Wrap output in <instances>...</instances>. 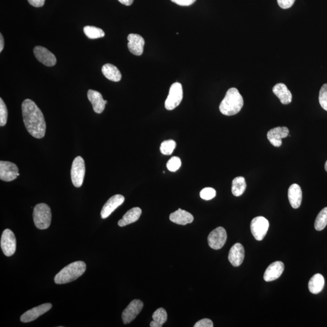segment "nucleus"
I'll return each instance as SVG.
<instances>
[{"mask_svg":"<svg viewBox=\"0 0 327 327\" xmlns=\"http://www.w3.org/2000/svg\"><path fill=\"white\" fill-rule=\"evenodd\" d=\"M52 305L50 303L43 304L38 307H34L32 309L25 312L22 315L20 318V321L22 323H27L32 322L37 320V318L41 317L46 312L49 311L52 309Z\"/></svg>","mask_w":327,"mask_h":327,"instance_id":"obj_12","label":"nucleus"},{"mask_svg":"<svg viewBox=\"0 0 327 327\" xmlns=\"http://www.w3.org/2000/svg\"><path fill=\"white\" fill-rule=\"evenodd\" d=\"M125 198L123 195H115L112 196L102 207L101 212V218L106 219L109 217L118 207L123 204Z\"/></svg>","mask_w":327,"mask_h":327,"instance_id":"obj_14","label":"nucleus"},{"mask_svg":"<svg viewBox=\"0 0 327 327\" xmlns=\"http://www.w3.org/2000/svg\"><path fill=\"white\" fill-rule=\"evenodd\" d=\"M86 264L83 261H76L64 267L55 276L54 281L57 284H65L76 281L84 273Z\"/></svg>","mask_w":327,"mask_h":327,"instance_id":"obj_3","label":"nucleus"},{"mask_svg":"<svg viewBox=\"0 0 327 327\" xmlns=\"http://www.w3.org/2000/svg\"><path fill=\"white\" fill-rule=\"evenodd\" d=\"M169 218L173 223L182 226L192 223L194 220L193 216L191 213L181 209L171 213Z\"/></svg>","mask_w":327,"mask_h":327,"instance_id":"obj_21","label":"nucleus"},{"mask_svg":"<svg viewBox=\"0 0 327 327\" xmlns=\"http://www.w3.org/2000/svg\"><path fill=\"white\" fill-rule=\"evenodd\" d=\"M4 38L2 37V34H0V52H1L4 49Z\"/></svg>","mask_w":327,"mask_h":327,"instance_id":"obj_40","label":"nucleus"},{"mask_svg":"<svg viewBox=\"0 0 327 327\" xmlns=\"http://www.w3.org/2000/svg\"><path fill=\"white\" fill-rule=\"evenodd\" d=\"M227 239V235L225 229L219 227L210 233L207 241L210 247L214 250H220L225 245Z\"/></svg>","mask_w":327,"mask_h":327,"instance_id":"obj_9","label":"nucleus"},{"mask_svg":"<svg viewBox=\"0 0 327 327\" xmlns=\"http://www.w3.org/2000/svg\"><path fill=\"white\" fill-rule=\"evenodd\" d=\"M171 1L181 6H188L193 4L196 0H171Z\"/></svg>","mask_w":327,"mask_h":327,"instance_id":"obj_37","label":"nucleus"},{"mask_svg":"<svg viewBox=\"0 0 327 327\" xmlns=\"http://www.w3.org/2000/svg\"><path fill=\"white\" fill-rule=\"evenodd\" d=\"M34 53L36 58L44 65L52 67L56 65V57L48 49L42 46H36L34 49Z\"/></svg>","mask_w":327,"mask_h":327,"instance_id":"obj_13","label":"nucleus"},{"mask_svg":"<svg viewBox=\"0 0 327 327\" xmlns=\"http://www.w3.org/2000/svg\"><path fill=\"white\" fill-rule=\"evenodd\" d=\"M118 1H120L121 4L129 6V5L132 4L133 2H134V0H118Z\"/></svg>","mask_w":327,"mask_h":327,"instance_id":"obj_39","label":"nucleus"},{"mask_svg":"<svg viewBox=\"0 0 327 327\" xmlns=\"http://www.w3.org/2000/svg\"><path fill=\"white\" fill-rule=\"evenodd\" d=\"M102 73L105 77L110 81L120 82L121 80V74L115 66L111 64H106L102 68Z\"/></svg>","mask_w":327,"mask_h":327,"instance_id":"obj_25","label":"nucleus"},{"mask_svg":"<svg viewBox=\"0 0 327 327\" xmlns=\"http://www.w3.org/2000/svg\"><path fill=\"white\" fill-rule=\"evenodd\" d=\"M246 184L245 178L242 176L235 178L232 181V192L235 196H240L245 193Z\"/></svg>","mask_w":327,"mask_h":327,"instance_id":"obj_26","label":"nucleus"},{"mask_svg":"<svg viewBox=\"0 0 327 327\" xmlns=\"http://www.w3.org/2000/svg\"><path fill=\"white\" fill-rule=\"evenodd\" d=\"M244 105L242 95L236 88L227 91L225 97L220 105V112L224 115L232 116L239 113Z\"/></svg>","mask_w":327,"mask_h":327,"instance_id":"obj_2","label":"nucleus"},{"mask_svg":"<svg viewBox=\"0 0 327 327\" xmlns=\"http://www.w3.org/2000/svg\"><path fill=\"white\" fill-rule=\"evenodd\" d=\"M25 127L30 135L37 139L45 135L46 124L41 110L35 102L26 99L21 105Z\"/></svg>","mask_w":327,"mask_h":327,"instance_id":"obj_1","label":"nucleus"},{"mask_svg":"<svg viewBox=\"0 0 327 327\" xmlns=\"http://www.w3.org/2000/svg\"><path fill=\"white\" fill-rule=\"evenodd\" d=\"M176 146L175 141L173 140H166L163 141L161 145L160 151L165 155H170L173 153Z\"/></svg>","mask_w":327,"mask_h":327,"instance_id":"obj_30","label":"nucleus"},{"mask_svg":"<svg viewBox=\"0 0 327 327\" xmlns=\"http://www.w3.org/2000/svg\"><path fill=\"white\" fill-rule=\"evenodd\" d=\"M29 4L35 7L43 6L45 0H28Z\"/></svg>","mask_w":327,"mask_h":327,"instance_id":"obj_38","label":"nucleus"},{"mask_svg":"<svg viewBox=\"0 0 327 327\" xmlns=\"http://www.w3.org/2000/svg\"><path fill=\"white\" fill-rule=\"evenodd\" d=\"M1 248L5 256L10 257L15 253L16 240L14 234L10 229H5L2 232L1 238Z\"/></svg>","mask_w":327,"mask_h":327,"instance_id":"obj_8","label":"nucleus"},{"mask_svg":"<svg viewBox=\"0 0 327 327\" xmlns=\"http://www.w3.org/2000/svg\"><path fill=\"white\" fill-rule=\"evenodd\" d=\"M87 97L88 100L92 105L94 112L98 113V114L103 112L106 104L103 98H102L101 94L99 91L88 90Z\"/></svg>","mask_w":327,"mask_h":327,"instance_id":"obj_19","label":"nucleus"},{"mask_svg":"<svg viewBox=\"0 0 327 327\" xmlns=\"http://www.w3.org/2000/svg\"><path fill=\"white\" fill-rule=\"evenodd\" d=\"M183 98V90L181 83L175 82L171 85L168 95L165 102V109L172 110L178 107Z\"/></svg>","mask_w":327,"mask_h":327,"instance_id":"obj_6","label":"nucleus"},{"mask_svg":"<svg viewBox=\"0 0 327 327\" xmlns=\"http://www.w3.org/2000/svg\"><path fill=\"white\" fill-rule=\"evenodd\" d=\"M273 92L279 99L282 104L287 105L292 100V95L283 83H278L273 88Z\"/></svg>","mask_w":327,"mask_h":327,"instance_id":"obj_22","label":"nucleus"},{"mask_svg":"<svg viewBox=\"0 0 327 327\" xmlns=\"http://www.w3.org/2000/svg\"><path fill=\"white\" fill-rule=\"evenodd\" d=\"M18 168L14 163L0 162V179L2 181L10 182L17 178Z\"/></svg>","mask_w":327,"mask_h":327,"instance_id":"obj_11","label":"nucleus"},{"mask_svg":"<svg viewBox=\"0 0 327 327\" xmlns=\"http://www.w3.org/2000/svg\"><path fill=\"white\" fill-rule=\"evenodd\" d=\"M181 166V161L179 158L173 157L169 160L167 163V167L168 170L172 172H174L178 170Z\"/></svg>","mask_w":327,"mask_h":327,"instance_id":"obj_32","label":"nucleus"},{"mask_svg":"<svg viewBox=\"0 0 327 327\" xmlns=\"http://www.w3.org/2000/svg\"><path fill=\"white\" fill-rule=\"evenodd\" d=\"M284 264L281 261H276L268 266L264 274L266 282L273 281L282 275L284 270Z\"/></svg>","mask_w":327,"mask_h":327,"instance_id":"obj_18","label":"nucleus"},{"mask_svg":"<svg viewBox=\"0 0 327 327\" xmlns=\"http://www.w3.org/2000/svg\"><path fill=\"white\" fill-rule=\"evenodd\" d=\"M245 248L241 244L237 243L230 250L229 260L231 264L234 267H239L243 264L245 259Z\"/></svg>","mask_w":327,"mask_h":327,"instance_id":"obj_17","label":"nucleus"},{"mask_svg":"<svg viewBox=\"0 0 327 327\" xmlns=\"http://www.w3.org/2000/svg\"><path fill=\"white\" fill-rule=\"evenodd\" d=\"M325 285V279L322 274L317 273L310 279L309 282L310 292L315 295L322 292Z\"/></svg>","mask_w":327,"mask_h":327,"instance_id":"obj_24","label":"nucleus"},{"mask_svg":"<svg viewBox=\"0 0 327 327\" xmlns=\"http://www.w3.org/2000/svg\"><path fill=\"white\" fill-rule=\"evenodd\" d=\"M288 197L291 206L293 209H298L303 200V192L301 188L297 184H293L289 188Z\"/></svg>","mask_w":327,"mask_h":327,"instance_id":"obj_20","label":"nucleus"},{"mask_svg":"<svg viewBox=\"0 0 327 327\" xmlns=\"http://www.w3.org/2000/svg\"><path fill=\"white\" fill-rule=\"evenodd\" d=\"M289 134V130L286 127H277L271 129L267 133V138L274 147L282 145V138H286Z\"/></svg>","mask_w":327,"mask_h":327,"instance_id":"obj_15","label":"nucleus"},{"mask_svg":"<svg viewBox=\"0 0 327 327\" xmlns=\"http://www.w3.org/2000/svg\"><path fill=\"white\" fill-rule=\"evenodd\" d=\"M327 225V207L319 213L315 222V228L318 231H323Z\"/></svg>","mask_w":327,"mask_h":327,"instance_id":"obj_27","label":"nucleus"},{"mask_svg":"<svg viewBox=\"0 0 327 327\" xmlns=\"http://www.w3.org/2000/svg\"><path fill=\"white\" fill-rule=\"evenodd\" d=\"M142 210L139 207H134L129 210L125 215L123 216V218L118 221V226L120 227H124L129 225L130 224L134 223L136 221L139 220Z\"/></svg>","mask_w":327,"mask_h":327,"instance_id":"obj_23","label":"nucleus"},{"mask_svg":"<svg viewBox=\"0 0 327 327\" xmlns=\"http://www.w3.org/2000/svg\"><path fill=\"white\" fill-rule=\"evenodd\" d=\"M152 318L155 323L159 324L160 327H162L167 320V313L165 309L160 308L154 313Z\"/></svg>","mask_w":327,"mask_h":327,"instance_id":"obj_29","label":"nucleus"},{"mask_svg":"<svg viewBox=\"0 0 327 327\" xmlns=\"http://www.w3.org/2000/svg\"><path fill=\"white\" fill-rule=\"evenodd\" d=\"M127 40L129 41L127 46H128L129 51L132 54L137 55V56H140L143 54L145 41L141 35L130 34L127 37Z\"/></svg>","mask_w":327,"mask_h":327,"instance_id":"obj_16","label":"nucleus"},{"mask_svg":"<svg viewBox=\"0 0 327 327\" xmlns=\"http://www.w3.org/2000/svg\"><path fill=\"white\" fill-rule=\"evenodd\" d=\"M85 173V163L82 157H77L74 160L71 168V179L75 187L79 188L84 181Z\"/></svg>","mask_w":327,"mask_h":327,"instance_id":"obj_5","label":"nucleus"},{"mask_svg":"<svg viewBox=\"0 0 327 327\" xmlns=\"http://www.w3.org/2000/svg\"><path fill=\"white\" fill-rule=\"evenodd\" d=\"M8 112L6 106L2 98H0V126H4L7 123Z\"/></svg>","mask_w":327,"mask_h":327,"instance_id":"obj_31","label":"nucleus"},{"mask_svg":"<svg viewBox=\"0 0 327 327\" xmlns=\"http://www.w3.org/2000/svg\"><path fill=\"white\" fill-rule=\"evenodd\" d=\"M269 228V222L264 217H257L251 222L250 229L255 240L262 241L267 235Z\"/></svg>","mask_w":327,"mask_h":327,"instance_id":"obj_7","label":"nucleus"},{"mask_svg":"<svg viewBox=\"0 0 327 327\" xmlns=\"http://www.w3.org/2000/svg\"><path fill=\"white\" fill-rule=\"evenodd\" d=\"M217 195V192L214 188L206 187L201 191L200 196L204 200L209 201L214 198Z\"/></svg>","mask_w":327,"mask_h":327,"instance_id":"obj_34","label":"nucleus"},{"mask_svg":"<svg viewBox=\"0 0 327 327\" xmlns=\"http://www.w3.org/2000/svg\"><path fill=\"white\" fill-rule=\"evenodd\" d=\"M319 101L321 107L327 111V84H324L320 91Z\"/></svg>","mask_w":327,"mask_h":327,"instance_id":"obj_33","label":"nucleus"},{"mask_svg":"<svg viewBox=\"0 0 327 327\" xmlns=\"http://www.w3.org/2000/svg\"><path fill=\"white\" fill-rule=\"evenodd\" d=\"M144 304L139 299L131 301L122 313V319L124 324L132 323L143 310Z\"/></svg>","mask_w":327,"mask_h":327,"instance_id":"obj_10","label":"nucleus"},{"mask_svg":"<svg viewBox=\"0 0 327 327\" xmlns=\"http://www.w3.org/2000/svg\"><path fill=\"white\" fill-rule=\"evenodd\" d=\"M194 327H213V323L209 319H202L196 323Z\"/></svg>","mask_w":327,"mask_h":327,"instance_id":"obj_36","label":"nucleus"},{"mask_svg":"<svg viewBox=\"0 0 327 327\" xmlns=\"http://www.w3.org/2000/svg\"><path fill=\"white\" fill-rule=\"evenodd\" d=\"M325 169H326V170L327 171V162L325 164Z\"/></svg>","mask_w":327,"mask_h":327,"instance_id":"obj_41","label":"nucleus"},{"mask_svg":"<svg viewBox=\"0 0 327 327\" xmlns=\"http://www.w3.org/2000/svg\"><path fill=\"white\" fill-rule=\"evenodd\" d=\"M84 32L85 35L90 39L102 38L105 36L103 30L95 26H85L84 27Z\"/></svg>","mask_w":327,"mask_h":327,"instance_id":"obj_28","label":"nucleus"},{"mask_svg":"<svg viewBox=\"0 0 327 327\" xmlns=\"http://www.w3.org/2000/svg\"><path fill=\"white\" fill-rule=\"evenodd\" d=\"M33 218L37 229L40 230L48 229L52 221L51 208L46 204H37L34 207Z\"/></svg>","mask_w":327,"mask_h":327,"instance_id":"obj_4","label":"nucleus"},{"mask_svg":"<svg viewBox=\"0 0 327 327\" xmlns=\"http://www.w3.org/2000/svg\"><path fill=\"white\" fill-rule=\"evenodd\" d=\"M279 7L282 9H289L295 3V0H277Z\"/></svg>","mask_w":327,"mask_h":327,"instance_id":"obj_35","label":"nucleus"}]
</instances>
